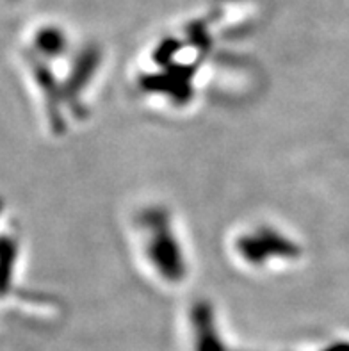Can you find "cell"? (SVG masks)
<instances>
[{
  "label": "cell",
  "instance_id": "6da1fadb",
  "mask_svg": "<svg viewBox=\"0 0 349 351\" xmlns=\"http://www.w3.org/2000/svg\"><path fill=\"white\" fill-rule=\"evenodd\" d=\"M214 16L189 18L155 36L130 70V86L146 107L187 114L204 102L213 64L223 61L228 29L214 32Z\"/></svg>",
  "mask_w": 349,
  "mask_h": 351
},
{
  "label": "cell",
  "instance_id": "7a4b0ae2",
  "mask_svg": "<svg viewBox=\"0 0 349 351\" xmlns=\"http://www.w3.org/2000/svg\"><path fill=\"white\" fill-rule=\"evenodd\" d=\"M36 52L49 59L45 109L59 134L79 130L91 120L107 71L106 49L64 25H45L36 36Z\"/></svg>",
  "mask_w": 349,
  "mask_h": 351
},
{
  "label": "cell",
  "instance_id": "277c9868",
  "mask_svg": "<svg viewBox=\"0 0 349 351\" xmlns=\"http://www.w3.org/2000/svg\"><path fill=\"white\" fill-rule=\"evenodd\" d=\"M228 254L243 271L271 276L298 266L303 261L305 248L291 230L278 223L253 219L232 232Z\"/></svg>",
  "mask_w": 349,
  "mask_h": 351
},
{
  "label": "cell",
  "instance_id": "3957f363",
  "mask_svg": "<svg viewBox=\"0 0 349 351\" xmlns=\"http://www.w3.org/2000/svg\"><path fill=\"white\" fill-rule=\"evenodd\" d=\"M128 243L146 278L166 291H177L193 276V250L177 214L168 205L145 202L127 219Z\"/></svg>",
  "mask_w": 349,
  "mask_h": 351
}]
</instances>
